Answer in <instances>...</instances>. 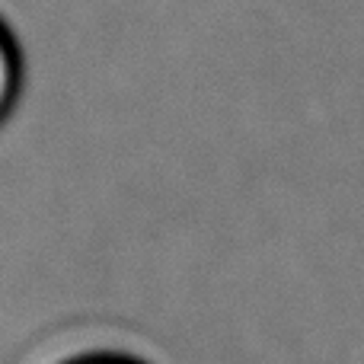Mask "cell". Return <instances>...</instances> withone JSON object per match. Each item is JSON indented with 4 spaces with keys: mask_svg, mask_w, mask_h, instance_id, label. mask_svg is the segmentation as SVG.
I'll list each match as a JSON object with an SVG mask.
<instances>
[{
    "mask_svg": "<svg viewBox=\"0 0 364 364\" xmlns=\"http://www.w3.org/2000/svg\"><path fill=\"white\" fill-rule=\"evenodd\" d=\"M23 90V51L13 29L0 19V125L10 119Z\"/></svg>",
    "mask_w": 364,
    "mask_h": 364,
    "instance_id": "cell-1",
    "label": "cell"
},
{
    "mask_svg": "<svg viewBox=\"0 0 364 364\" xmlns=\"http://www.w3.org/2000/svg\"><path fill=\"white\" fill-rule=\"evenodd\" d=\"M58 364H144V361L134 358V355H122V352H83Z\"/></svg>",
    "mask_w": 364,
    "mask_h": 364,
    "instance_id": "cell-2",
    "label": "cell"
}]
</instances>
